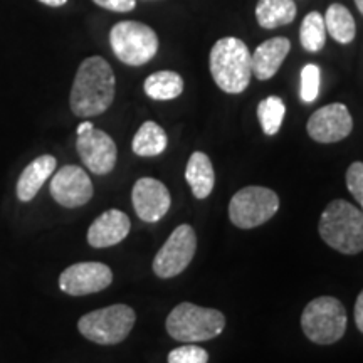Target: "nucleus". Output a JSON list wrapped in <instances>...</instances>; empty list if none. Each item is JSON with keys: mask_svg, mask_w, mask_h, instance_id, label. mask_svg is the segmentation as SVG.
Here are the masks:
<instances>
[{"mask_svg": "<svg viewBox=\"0 0 363 363\" xmlns=\"http://www.w3.org/2000/svg\"><path fill=\"white\" fill-rule=\"evenodd\" d=\"M116 79L111 66L101 56L84 59L71 88V111L79 118L103 115L115 99Z\"/></svg>", "mask_w": 363, "mask_h": 363, "instance_id": "obj_1", "label": "nucleus"}, {"mask_svg": "<svg viewBox=\"0 0 363 363\" xmlns=\"http://www.w3.org/2000/svg\"><path fill=\"white\" fill-rule=\"evenodd\" d=\"M211 74L216 84L229 94H239L251 83L252 59L244 40L222 38L211 51Z\"/></svg>", "mask_w": 363, "mask_h": 363, "instance_id": "obj_2", "label": "nucleus"}, {"mask_svg": "<svg viewBox=\"0 0 363 363\" xmlns=\"http://www.w3.org/2000/svg\"><path fill=\"white\" fill-rule=\"evenodd\" d=\"M318 230L335 251L342 254L363 251V212L350 202L342 199L330 202L320 217Z\"/></svg>", "mask_w": 363, "mask_h": 363, "instance_id": "obj_3", "label": "nucleus"}, {"mask_svg": "<svg viewBox=\"0 0 363 363\" xmlns=\"http://www.w3.org/2000/svg\"><path fill=\"white\" fill-rule=\"evenodd\" d=\"M167 331L174 340L197 343L212 340L224 331L225 316L214 308H202L194 303H180L167 318Z\"/></svg>", "mask_w": 363, "mask_h": 363, "instance_id": "obj_4", "label": "nucleus"}, {"mask_svg": "<svg viewBox=\"0 0 363 363\" xmlns=\"http://www.w3.org/2000/svg\"><path fill=\"white\" fill-rule=\"evenodd\" d=\"M347 311L333 296H320L308 303L301 315V328L313 343H337L347 331Z\"/></svg>", "mask_w": 363, "mask_h": 363, "instance_id": "obj_5", "label": "nucleus"}, {"mask_svg": "<svg viewBox=\"0 0 363 363\" xmlns=\"http://www.w3.org/2000/svg\"><path fill=\"white\" fill-rule=\"evenodd\" d=\"M136 321V313L128 305H111L86 313L78 321V330L86 340L98 345H118L128 337Z\"/></svg>", "mask_w": 363, "mask_h": 363, "instance_id": "obj_6", "label": "nucleus"}, {"mask_svg": "<svg viewBox=\"0 0 363 363\" xmlns=\"http://www.w3.org/2000/svg\"><path fill=\"white\" fill-rule=\"evenodd\" d=\"M110 45L126 66H143L155 57L158 35L152 27L136 21H121L111 27Z\"/></svg>", "mask_w": 363, "mask_h": 363, "instance_id": "obj_7", "label": "nucleus"}, {"mask_svg": "<svg viewBox=\"0 0 363 363\" xmlns=\"http://www.w3.org/2000/svg\"><path fill=\"white\" fill-rule=\"evenodd\" d=\"M279 211V197L266 187H246L230 199L229 219L239 229H254L266 224Z\"/></svg>", "mask_w": 363, "mask_h": 363, "instance_id": "obj_8", "label": "nucleus"}, {"mask_svg": "<svg viewBox=\"0 0 363 363\" xmlns=\"http://www.w3.org/2000/svg\"><path fill=\"white\" fill-rule=\"evenodd\" d=\"M195 249H197L195 230L189 224L179 225L157 252L153 259V272L162 279L175 278L192 262Z\"/></svg>", "mask_w": 363, "mask_h": 363, "instance_id": "obj_9", "label": "nucleus"}, {"mask_svg": "<svg viewBox=\"0 0 363 363\" xmlns=\"http://www.w3.org/2000/svg\"><path fill=\"white\" fill-rule=\"evenodd\" d=\"M113 283V271L103 262H78L66 267L59 276V288L69 296H88Z\"/></svg>", "mask_w": 363, "mask_h": 363, "instance_id": "obj_10", "label": "nucleus"}, {"mask_svg": "<svg viewBox=\"0 0 363 363\" xmlns=\"http://www.w3.org/2000/svg\"><path fill=\"white\" fill-rule=\"evenodd\" d=\"M49 192L59 206L74 208L93 199V182L78 165H66L59 169L49 184Z\"/></svg>", "mask_w": 363, "mask_h": 363, "instance_id": "obj_11", "label": "nucleus"}, {"mask_svg": "<svg viewBox=\"0 0 363 363\" xmlns=\"http://www.w3.org/2000/svg\"><path fill=\"white\" fill-rule=\"evenodd\" d=\"M76 150L86 169L93 172L94 175H108L115 169L118 158L116 143L103 130L93 126L84 133H79L76 140Z\"/></svg>", "mask_w": 363, "mask_h": 363, "instance_id": "obj_12", "label": "nucleus"}, {"mask_svg": "<svg viewBox=\"0 0 363 363\" xmlns=\"http://www.w3.org/2000/svg\"><path fill=\"white\" fill-rule=\"evenodd\" d=\"M306 130L318 143H337L352 133L353 120L343 103H331L313 113Z\"/></svg>", "mask_w": 363, "mask_h": 363, "instance_id": "obj_13", "label": "nucleus"}, {"mask_svg": "<svg viewBox=\"0 0 363 363\" xmlns=\"http://www.w3.org/2000/svg\"><path fill=\"white\" fill-rule=\"evenodd\" d=\"M131 202H133L136 216L143 222H158L169 212L172 197L169 189L160 180L143 177L133 185Z\"/></svg>", "mask_w": 363, "mask_h": 363, "instance_id": "obj_14", "label": "nucleus"}, {"mask_svg": "<svg viewBox=\"0 0 363 363\" xmlns=\"http://www.w3.org/2000/svg\"><path fill=\"white\" fill-rule=\"evenodd\" d=\"M131 222L125 212L110 208L103 212L88 229V242L93 247H111L120 244L130 234Z\"/></svg>", "mask_w": 363, "mask_h": 363, "instance_id": "obj_15", "label": "nucleus"}, {"mask_svg": "<svg viewBox=\"0 0 363 363\" xmlns=\"http://www.w3.org/2000/svg\"><path fill=\"white\" fill-rule=\"evenodd\" d=\"M291 49V43L286 38L267 39L261 45H257L252 59V74L259 81L271 79L279 71L281 65L284 62L286 56Z\"/></svg>", "mask_w": 363, "mask_h": 363, "instance_id": "obj_16", "label": "nucleus"}, {"mask_svg": "<svg viewBox=\"0 0 363 363\" xmlns=\"http://www.w3.org/2000/svg\"><path fill=\"white\" fill-rule=\"evenodd\" d=\"M57 160L52 155H40L29 163L17 180V199L21 202H30L38 195L40 187L56 172Z\"/></svg>", "mask_w": 363, "mask_h": 363, "instance_id": "obj_17", "label": "nucleus"}, {"mask_svg": "<svg viewBox=\"0 0 363 363\" xmlns=\"http://www.w3.org/2000/svg\"><path fill=\"white\" fill-rule=\"evenodd\" d=\"M185 180L192 189L195 199H207L216 185V172L211 158L203 152H195L190 155Z\"/></svg>", "mask_w": 363, "mask_h": 363, "instance_id": "obj_18", "label": "nucleus"}, {"mask_svg": "<svg viewBox=\"0 0 363 363\" xmlns=\"http://www.w3.org/2000/svg\"><path fill=\"white\" fill-rule=\"evenodd\" d=\"M296 17V4L293 0H259L256 6L257 24L264 29L291 24Z\"/></svg>", "mask_w": 363, "mask_h": 363, "instance_id": "obj_19", "label": "nucleus"}, {"mask_svg": "<svg viewBox=\"0 0 363 363\" xmlns=\"http://www.w3.org/2000/svg\"><path fill=\"white\" fill-rule=\"evenodd\" d=\"M169 138L165 130L155 121H145L133 136L131 148L138 157H157L165 152Z\"/></svg>", "mask_w": 363, "mask_h": 363, "instance_id": "obj_20", "label": "nucleus"}, {"mask_svg": "<svg viewBox=\"0 0 363 363\" xmlns=\"http://www.w3.org/2000/svg\"><path fill=\"white\" fill-rule=\"evenodd\" d=\"M326 33L340 44H350L355 39L357 24L352 12L342 4H331L323 16Z\"/></svg>", "mask_w": 363, "mask_h": 363, "instance_id": "obj_21", "label": "nucleus"}, {"mask_svg": "<svg viewBox=\"0 0 363 363\" xmlns=\"http://www.w3.org/2000/svg\"><path fill=\"white\" fill-rule=\"evenodd\" d=\"M143 89L148 98L157 99V101H169L180 96L184 91V79L179 72L158 71L145 79Z\"/></svg>", "mask_w": 363, "mask_h": 363, "instance_id": "obj_22", "label": "nucleus"}, {"mask_svg": "<svg viewBox=\"0 0 363 363\" xmlns=\"http://www.w3.org/2000/svg\"><path fill=\"white\" fill-rule=\"evenodd\" d=\"M299 40L308 52H320L325 48L326 27L325 19L320 12L313 11L306 13L299 29Z\"/></svg>", "mask_w": 363, "mask_h": 363, "instance_id": "obj_23", "label": "nucleus"}, {"mask_svg": "<svg viewBox=\"0 0 363 363\" xmlns=\"http://www.w3.org/2000/svg\"><path fill=\"white\" fill-rule=\"evenodd\" d=\"M286 115V104L279 96H267L257 104V118L262 131L267 136H274L281 130Z\"/></svg>", "mask_w": 363, "mask_h": 363, "instance_id": "obj_24", "label": "nucleus"}, {"mask_svg": "<svg viewBox=\"0 0 363 363\" xmlns=\"http://www.w3.org/2000/svg\"><path fill=\"white\" fill-rule=\"evenodd\" d=\"M320 83H321V71L316 65H306L301 69V89L299 96L305 103L316 101L320 94Z\"/></svg>", "mask_w": 363, "mask_h": 363, "instance_id": "obj_25", "label": "nucleus"}, {"mask_svg": "<svg viewBox=\"0 0 363 363\" xmlns=\"http://www.w3.org/2000/svg\"><path fill=\"white\" fill-rule=\"evenodd\" d=\"M169 363H207L208 353L197 345H184L169 353Z\"/></svg>", "mask_w": 363, "mask_h": 363, "instance_id": "obj_26", "label": "nucleus"}, {"mask_svg": "<svg viewBox=\"0 0 363 363\" xmlns=\"http://www.w3.org/2000/svg\"><path fill=\"white\" fill-rule=\"evenodd\" d=\"M347 187L363 207V162H353L347 170Z\"/></svg>", "mask_w": 363, "mask_h": 363, "instance_id": "obj_27", "label": "nucleus"}, {"mask_svg": "<svg viewBox=\"0 0 363 363\" xmlns=\"http://www.w3.org/2000/svg\"><path fill=\"white\" fill-rule=\"evenodd\" d=\"M99 7L106 9L111 12H130L136 7V0H93Z\"/></svg>", "mask_w": 363, "mask_h": 363, "instance_id": "obj_28", "label": "nucleus"}, {"mask_svg": "<svg viewBox=\"0 0 363 363\" xmlns=\"http://www.w3.org/2000/svg\"><path fill=\"white\" fill-rule=\"evenodd\" d=\"M355 323L358 326V330L363 333V291L358 294L355 303Z\"/></svg>", "mask_w": 363, "mask_h": 363, "instance_id": "obj_29", "label": "nucleus"}, {"mask_svg": "<svg viewBox=\"0 0 363 363\" xmlns=\"http://www.w3.org/2000/svg\"><path fill=\"white\" fill-rule=\"evenodd\" d=\"M39 2L49 7H62L65 4H67V0H39Z\"/></svg>", "mask_w": 363, "mask_h": 363, "instance_id": "obj_30", "label": "nucleus"}, {"mask_svg": "<svg viewBox=\"0 0 363 363\" xmlns=\"http://www.w3.org/2000/svg\"><path fill=\"white\" fill-rule=\"evenodd\" d=\"M93 123H91V121H84V123H81L79 126H78V130H76V133H84V131H88V130H91L93 128Z\"/></svg>", "mask_w": 363, "mask_h": 363, "instance_id": "obj_31", "label": "nucleus"}, {"mask_svg": "<svg viewBox=\"0 0 363 363\" xmlns=\"http://www.w3.org/2000/svg\"><path fill=\"white\" fill-rule=\"evenodd\" d=\"M355 4H357L358 11H360V12L363 13V0H355Z\"/></svg>", "mask_w": 363, "mask_h": 363, "instance_id": "obj_32", "label": "nucleus"}]
</instances>
